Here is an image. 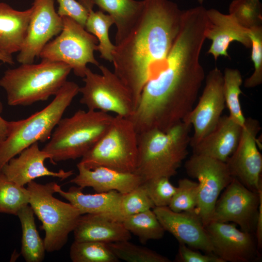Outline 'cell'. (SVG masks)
<instances>
[{
    "instance_id": "cell-1",
    "label": "cell",
    "mask_w": 262,
    "mask_h": 262,
    "mask_svg": "<svg viewBox=\"0 0 262 262\" xmlns=\"http://www.w3.org/2000/svg\"><path fill=\"white\" fill-rule=\"evenodd\" d=\"M207 24L202 6L183 10L180 32L164 66L146 83L128 118L137 133L152 129L166 131L194 108L205 78L200 55Z\"/></svg>"
},
{
    "instance_id": "cell-2",
    "label": "cell",
    "mask_w": 262,
    "mask_h": 262,
    "mask_svg": "<svg viewBox=\"0 0 262 262\" xmlns=\"http://www.w3.org/2000/svg\"><path fill=\"white\" fill-rule=\"evenodd\" d=\"M143 1L133 28L115 45L112 61L114 72L129 91L135 110L145 85L164 65L180 32L183 11L169 0Z\"/></svg>"
},
{
    "instance_id": "cell-3",
    "label": "cell",
    "mask_w": 262,
    "mask_h": 262,
    "mask_svg": "<svg viewBox=\"0 0 262 262\" xmlns=\"http://www.w3.org/2000/svg\"><path fill=\"white\" fill-rule=\"evenodd\" d=\"M191 126L181 121L166 131L153 129L138 133V154L134 173L143 182L177 173L188 154Z\"/></svg>"
},
{
    "instance_id": "cell-4",
    "label": "cell",
    "mask_w": 262,
    "mask_h": 262,
    "mask_svg": "<svg viewBox=\"0 0 262 262\" xmlns=\"http://www.w3.org/2000/svg\"><path fill=\"white\" fill-rule=\"evenodd\" d=\"M72 69L68 65L42 60L6 70L0 79L10 106H27L47 100L67 81Z\"/></svg>"
},
{
    "instance_id": "cell-5",
    "label": "cell",
    "mask_w": 262,
    "mask_h": 262,
    "mask_svg": "<svg viewBox=\"0 0 262 262\" xmlns=\"http://www.w3.org/2000/svg\"><path fill=\"white\" fill-rule=\"evenodd\" d=\"M114 116L98 111L79 110L62 118L42 149L50 155V162L82 158L110 127Z\"/></svg>"
},
{
    "instance_id": "cell-6",
    "label": "cell",
    "mask_w": 262,
    "mask_h": 262,
    "mask_svg": "<svg viewBox=\"0 0 262 262\" xmlns=\"http://www.w3.org/2000/svg\"><path fill=\"white\" fill-rule=\"evenodd\" d=\"M79 88L76 83L67 81L47 106L26 119L12 121L8 136L0 144V171L25 148L49 139L66 110L79 93Z\"/></svg>"
},
{
    "instance_id": "cell-7",
    "label": "cell",
    "mask_w": 262,
    "mask_h": 262,
    "mask_svg": "<svg viewBox=\"0 0 262 262\" xmlns=\"http://www.w3.org/2000/svg\"><path fill=\"white\" fill-rule=\"evenodd\" d=\"M56 183L43 184L33 180L26 187L29 193V204L42 223L45 249L49 253L60 250L66 244L82 215L69 202L54 196Z\"/></svg>"
},
{
    "instance_id": "cell-8",
    "label": "cell",
    "mask_w": 262,
    "mask_h": 262,
    "mask_svg": "<svg viewBox=\"0 0 262 262\" xmlns=\"http://www.w3.org/2000/svg\"><path fill=\"white\" fill-rule=\"evenodd\" d=\"M138 154V133L133 123L118 115L105 133L82 158L89 169L103 166L123 172H134Z\"/></svg>"
},
{
    "instance_id": "cell-9",
    "label": "cell",
    "mask_w": 262,
    "mask_h": 262,
    "mask_svg": "<svg viewBox=\"0 0 262 262\" xmlns=\"http://www.w3.org/2000/svg\"><path fill=\"white\" fill-rule=\"evenodd\" d=\"M62 18L61 32L47 44L39 57L42 60L64 63L71 67L76 76L83 78L88 64L99 66L94 56V51L98 50V40L72 18Z\"/></svg>"
},
{
    "instance_id": "cell-10",
    "label": "cell",
    "mask_w": 262,
    "mask_h": 262,
    "mask_svg": "<svg viewBox=\"0 0 262 262\" xmlns=\"http://www.w3.org/2000/svg\"><path fill=\"white\" fill-rule=\"evenodd\" d=\"M98 67L100 74L87 67L83 78L84 85L79 88L80 103L89 110L112 112L129 118L135 110L129 91L114 72L102 65Z\"/></svg>"
},
{
    "instance_id": "cell-11",
    "label": "cell",
    "mask_w": 262,
    "mask_h": 262,
    "mask_svg": "<svg viewBox=\"0 0 262 262\" xmlns=\"http://www.w3.org/2000/svg\"><path fill=\"white\" fill-rule=\"evenodd\" d=\"M184 167L187 175L197 180L198 195L196 213L205 227L212 221L216 201L221 192L231 182L226 162L193 154Z\"/></svg>"
},
{
    "instance_id": "cell-12",
    "label": "cell",
    "mask_w": 262,
    "mask_h": 262,
    "mask_svg": "<svg viewBox=\"0 0 262 262\" xmlns=\"http://www.w3.org/2000/svg\"><path fill=\"white\" fill-rule=\"evenodd\" d=\"M262 195V188L255 192L233 178L218 197L211 222H231L253 234Z\"/></svg>"
},
{
    "instance_id": "cell-13",
    "label": "cell",
    "mask_w": 262,
    "mask_h": 262,
    "mask_svg": "<svg viewBox=\"0 0 262 262\" xmlns=\"http://www.w3.org/2000/svg\"><path fill=\"white\" fill-rule=\"evenodd\" d=\"M261 129L258 120L246 118L238 146L226 162L233 178L257 193L262 188V157L257 142Z\"/></svg>"
},
{
    "instance_id": "cell-14",
    "label": "cell",
    "mask_w": 262,
    "mask_h": 262,
    "mask_svg": "<svg viewBox=\"0 0 262 262\" xmlns=\"http://www.w3.org/2000/svg\"><path fill=\"white\" fill-rule=\"evenodd\" d=\"M202 93L196 106L183 120L194 128L190 146L198 144L217 125L226 104L223 93V73L217 67L205 77Z\"/></svg>"
},
{
    "instance_id": "cell-15",
    "label": "cell",
    "mask_w": 262,
    "mask_h": 262,
    "mask_svg": "<svg viewBox=\"0 0 262 262\" xmlns=\"http://www.w3.org/2000/svg\"><path fill=\"white\" fill-rule=\"evenodd\" d=\"M55 0H33L26 37L16 57L21 64L33 63L44 47L63 27V18L54 7Z\"/></svg>"
},
{
    "instance_id": "cell-16",
    "label": "cell",
    "mask_w": 262,
    "mask_h": 262,
    "mask_svg": "<svg viewBox=\"0 0 262 262\" xmlns=\"http://www.w3.org/2000/svg\"><path fill=\"white\" fill-rule=\"evenodd\" d=\"M213 253L224 262H251L260 259L253 234L235 224L212 221L205 227Z\"/></svg>"
},
{
    "instance_id": "cell-17",
    "label": "cell",
    "mask_w": 262,
    "mask_h": 262,
    "mask_svg": "<svg viewBox=\"0 0 262 262\" xmlns=\"http://www.w3.org/2000/svg\"><path fill=\"white\" fill-rule=\"evenodd\" d=\"M165 231L190 248L213 253V247L202 221L196 213L176 212L168 206L153 209Z\"/></svg>"
},
{
    "instance_id": "cell-18",
    "label": "cell",
    "mask_w": 262,
    "mask_h": 262,
    "mask_svg": "<svg viewBox=\"0 0 262 262\" xmlns=\"http://www.w3.org/2000/svg\"><path fill=\"white\" fill-rule=\"evenodd\" d=\"M50 158L49 154L40 149L39 142H36L22 150L17 157L10 159L0 171L9 180L21 186L42 177L64 180L74 174L73 170L60 169L55 172L49 170L44 163L46 160Z\"/></svg>"
},
{
    "instance_id": "cell-19",
    "label": "cell",
    "mask_w": 262,
    "mask_h": 262,
    "mask_svg": "<svg viewBox=\"0 0 262 262\" xmlns=\"http://www.w3.org/2000/svg\"><path fill=\"white\" fill-rule=\"evenodd\" d=\"M206 15L205 37L212 41L208 53L215 61L221 56L229 58L227 50L232 42H238L246 48H251L249 29L241 26L232 15L224 14L212 8L206 10Z\"/></svg>"
},
{
    "instance_id": "cell-20",
    "label": "cell",
    "mask_w": 262,
    "mask_h": 262,
    "mask_svg": "<svg viewBox=\"0 0 262 262\" xmlns=\"http://www.w3.org/2000/svg\"><path fill=\"white\" fill-rule=\"evenodd\" d=\"M77 167L78 173L70 182L82 189L91 187L96 193L116 191L123 194L143 183L134 172H120L103 166L89 169L80 163Z\"/></svg>"
},
{
    "instance_id": "cell-21",
    "label": "cell",
    "mask_w": 262,
    "mask_h": 262,
    "mask_svg": "<svg viewBox=\"0 0 262 262\" xmlns=\"http://www.w3.org/2000/svg\"><path fill=\"white\" fill-rule=\"evenodd\" d=\"M242 127L229 115L221 116L213 130L192 147L193 154L226 162L238 146Z\"/></svg>"
},
{
    "instance_id": "cell-22",
    "label": "cell",
    "mask_w": 262,
    "mask_h": 262,
    "mask_svg": "<svg viewBox=\"0 0 262 262\" xmlns=\"http://www.w3.org/2000/svg\"><path fill=\"white\" fill-rule=\"evenodd\" d=\"M74 241L114 243L131 239V233L122 222L101 214H84L73 230Z\"/></svg>"
},
{
    "instance_id": "cell-23",
    "label": "cell",
    "mask_w": 262,
    "mask_h": 262,
    "mask_svg": "<svg viewBox=\"0 0 262 262\" xmlns=\"http://www.w3.org/2000/svg\"><path fill=\"white\" fill-rule=\"evenodd\" d=\"M55 189L56 193L76 208L81 214H104L118 221V206L123 194L116 191L85 194L78 186L71 187L65 191L57 183Z\"/></svg>"
},
{
    "instance_id": "cell-24",
    "label": "cell",
    "mask_w": 262,
    "mask_h": 262,
    "mask_svg": "<svg viewBox=\"0 0 262 262\" xmlns=\"http://www.w3.org/2000/svg\"><path fill=\"white\" fill-rule=\"evenodd\" d=\"M32 11V7L17 10L0 2V52L12 55L20 50Z\"/></svg>"
},
{
    "instance_id": "cell-25",
    "label": "cell",
    "mask_w": 262,
    "mask_h": 262,
    "mask_svg": "<svg viewBox=\"0 0 262 262\" xmlns=\"http://www.w3.org/2000/svg\"><path fill=\"white\" fill-rule=\"evenodd\" d=\"M99 10L107 13L116 28L115 45L130 33L142 11L144 1L136 0H92Z\"/></svg>"
},
{
    "instance_id": "cell-26",
    "label": "cell",
    "mask_w": 262,
    "mask_h": 262,
    "mask_svg": "<svg viewBox=\"0 0 262 262\" xmlns=\"http://www.w3.org/2000/svg\"><path fill=\"white\" fill-rule=\"evenodd\" d=\"M34 213L29 204L22 208L17 213L21 227L20 253L26 262H41L46 252L44 240L37 231Z\"/></svg>"
},
{
    "instance_id": "cell-27",
    "label": "cell",
    "mask_w": 262,
    "mask_h": 262,
    "mask_svg": "<svg viewBox=\"0 0 262 262\" xmlns=\"http://www.w3.org/2000/svg\"><path fill=\"white\" fill-rule=\"evenodd\" d=\"M124 227L131 234L136 236L142 244L150 240L162 238L165 230L152 209L124 218L122 221Z\"/></svg>"
},
{
    "instance_id": "cell-28",
    "label": "cell",
    "mask_w": 262,
    "mask_h": 262,
    "mask_svg": "<svg viewBox=\"0 0 262 262\" xmlns=\"http://www.w3.org/2000/svg\"><path fill=\"white\" fill-rule=\"evenodd\" d=\"M114 24V19L110 15L100 10L97 11L93 10L89 12L84 27L88 32L97 38L100 57L110 62H112L115 47L111 42L109 35L110 28Z\"/></svg>"
},
{
    "instance_id": "cell-29",
    "label": "cell",
    "mask_w": 262,
    "mask_h": 262,
    "mask_svg": "<svg viewBox=\"0 0 262 262\" xmlns=\"http://www.w3.org/2000/svg\"><path fill=\"white\" fill-rule=\"evenodd\" d=\"M243 78L240 71L235 68H226L223 74V93L229 116L236 123L244 126L246 118L242 112L239 96Z\"/></svg>"
},
{
    "instance_id": "cell-30",
    "label": "cell",
    "mask_w": 262,
    "mask_h": 262,
    "mask_svg": "<svg viewBox=\"0 0 262 262\" xmlns=\"http://www.w3.org/2000/svg\"><path fill=\"white\" fill-rule=\"evenodd\" d=\"M29 202L27 188L9 180L0 171V213L16 215Z\"/></svg>"
},
{
    "instance_id": "cell-31",
    "label": "cell",
    "mask_w": 262,
    "mask_h": 262,
    "mask_svg": "<svg viewBox=\"0 0 262 262\" xmlns=\"http://www.w3.org/2000/svg\"><path fill=\"white\" fill-rule=\"evenodd\" d=\"M73 262H118L119 260L106 243L74 241L70 248Z\"/></svg>"
},
{
    "instance_id": "cell-32",
    "label": "cell",
    "mask_w": 262,
    "mask_h": 262,
    "mask_svg": "<svg viewBox=\"0 0 262 262\" xmlns=\"http://www.w3.org/2000/svg\"><path fill=\"white\" fill-rule=\"evenodd\" d=\"M119 260L128 262H170L166 257L129 240L107 244Z\"/></svg>"
},
{
    "instance_id": "cell-33",
    "label": "cell",
    "mask_w": 262,
    "mask_h": 262,
    "mask_svg": "<svg viewBox=\"0 0 262 262\" xmlns=\"http://www.w3.org/2000/svg\"><path fill=\"white\" fill-rule=\"evenodd\" d=\"M154 207L142 183L130 192L122 194L118 206V221L121 222L126 217Z\"/></svg>"
},
{
    "instance_id": "cell-34",
    "label": "cell",
    "mask_w": 262,
    "mask_h": 262,
    "mask_svg": "<svg viewBox=\"0 0 262 262\" xmlns=\"http://www.w3.org/2000/svg\"><path fill=\"white\" fill-rule=\"evenodd\" d=\"M177 191L169 206L176 212L196 213L198 195L197 182L184 178L178 181Z\"/></svg>"
},
{
    "instance_id": "cell-35",
    "label": "cell",
    "mask_w": 262,
    "mask_h": 262,
    "mask_svg": "<svg viewBox=\"0 0 262 262\" xmlns=\"http://www.w3.org/2000/svg\"><path fill=\"white\" fill-rule=\"evenodd\" d=\"M229 12L246 29L262 25V10L260 0H233L229 5Z\"/></svg>"
},
{
    "instance_id": "cell-36",
    "label": "cell",
    "mask_w": 262,
    "mask_h": 262,
    "mask_svg": "<svg viewBox=\"0 0 262 262\" xmlns=\"http://www.w3.org/2000/svg\"><path fill=\"white\" fill-rule=\"evenodd\" d=\"M249 35L251 41V60L254 70L252 74L244 82L246 88L258 86L262 83V26L249 29Z\"/></svg>"
},
{
    "instance_id": "cell-37",
    "label": "cell",
    "mask_w": 262,
    "mask_h": 262,
    "mask_svg": "<svg viewBox=\"0 0 262 262\" xmlns=\"http://www.w3.org/2000/svg\"><path fill=\"white\" fill-rule=\"evenodd\" d=\"M143 184L155 207L168 206L177 189L166 177L151 179Z\"/></svg>"
},
{
    "instance_id": "cell-38",
    "label": "cell",
    "mask_w": 262,
    "mask_h": 262,
    "mask_svg": "<svg viewBox=\"0 0 262 262\" xmlns=\"http://www.w3.org/2000/svg\"><path fill=\"white\" fill-rule=\"evenodd\" d=\"M59 6L57 13L61 17H68L83 27L89 14L88 11L76 0H56Z\"/></svg>"
},
{
    "instance_id": "cell-39",
    "label": "cell",
    "mask_w": 262,
    "mask_h": 262,
    "mask_svg": "<svg viewBox=\"0 0 262 262\" xmlns=\"http://www.w3.org/2000/svg\"><path fill=\"white\" fill-rule=\"evenodd\" d=\"M177 262H224L214 253L202 254L186 245L179 243L178 253L175 259Z\"/></svg>"
},
{
    "instance_id": "cell-40",
    "label": "cell",
    "mask_w": 262,
    "mask_h": 262,
    "mask_svg": "<svg viewBox=\"0 0 262 262\" xmlns=\"http://www.w3.org/2000/svg\"><path fill=\"white\" fill-rule=\"evenodd\" d=\"M255 233L257 248L260 251L262 246V195L260 198Z\"/></svg>"
},
{
    "instance_id": "cell-41",
    "label": "cell",
    "mask_w": 262,
    "mask_h": 262,
    "mask_svg": "<svg viewBox=\"0 0 262 262\" xmlns=\"http://www.w3.org/2000/svg\"><path fill=\"white\" fill-rule=\"evenodd\" d=\"M2 110L3 105L0 101V144L8 136L12 125V121H7L2 117Z\"/></svg>"
},
{
    "instance_id": "cell-42",
    "label": "cell",
    "mask_w": 262,
    "mask_h": 262,
    "mask_svg": "<svg viewBox=\"0 0 262 262\" xmlns=\"http://www.w3.org/2000/svg\"><path fill=\"white\" fill-rule=\"evenodd\" d=\"M0 61L10 65L15 64V61L12 57V55L6 54L0 52Z\"/></svg>"
},
{
    "instance_id": "cell-43",
    "label": "cell",
    "mask_w": 262,
    "mask_h": 262,
    "mask_svg": "<svg viewBox=\"0 0 262 262\" xmlns=\"http://www.w3.org/2000/svg\"><path fill=\"white\" fill-rule=\"evenodd\" d=\"M82 4L89 12L93 10L94 4L92 0H77Z\"/></svg>"
},
{
    "instance_id": "cell-44",
    "label": "cell",
    "mask_w": 262,
    "mask_h": 262,
    "mask_svg": "<svg viewBox=\"0 0 262 262\" xmlns=\"http://www.w3.org/2000/svg\"><path fill=\"white\" fill-rule=\"evenodd\" d=\"M204 0H198V1L200 4H202Z\"/></svg>"
},
{
    "instance_id": "cell-45",
    "label": "cell",
    "mask_w": 262,
    "mask_h": 262,
    "mask_svg": "<svg viewBox=\"0 0 262 262\" xmlns=\"http://www.w3.org/2000/svg\"><path fill=\"white\" fill-rule=\"evenodd\" d=\"M1 65V64L0 63V66Z\"/></svg>"
}]
</instances>
